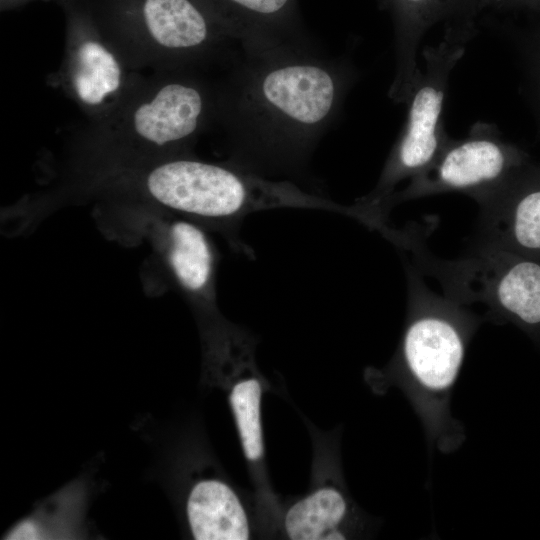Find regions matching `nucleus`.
I'll return each mask as SVG.
<instances>
[{
	"instance_id": "f257e3e1",
	"label": "nucleus",
	"mask_w": 540,
	"mask_h": 540,
	"mask_svg": "<svg viewBox=\"0 0 540 540\" xmlns=\"http://www.w3.org/2000/svg\"><path fill=\"white\" fill-rule=\"evenodd\" d=\"M407 316L394 368L423 424L428 447L450 453L464 442L450 402L467 346L482 315L431 290L409 261Z\"/></svg>"
},
{
	"instance_id": "f03ea898",
	"label": "nucleus",
	"mask_w": 540,
	"mask_h": 540,
	"mask_svg": "<svg viewBox=\"0 0 540 540\" xmlns=\"http://www.w3.org/2000/svg\"><path fill=\"white\" fill-rule=\"evenodd\" d=\"M105 172L155 205L223 231L245 252L237 231L248 215L278 207L338 208L333 202L192 158L169 156L117 164Z\"/></svg>"
},
{
	"instance_id": "7ed1b4c3",
	"label": "nucleus",
	"mask_w": 540,
	"mask_h": 540,
	"mask_svg": "<svg viewBox=\"0 0 540 540\" xmlns=\"http://www.w3.org/2000/svg\"><path fill=\"white\" fill-rule=\"evenodd\" d=\"M385 238L438 281L446 297L467 307L481 304L485 320L512 323L540 339V261L477 243L459 258L443 259L430 252L415 225L392 227Z\"/></svg>"
},
{
	"instance_id": "20e7f679",
	"label": "nucleus",
	"mask_w": 540,
	"mask_h": 540,
	"mask_svg": "<svg viewBox=\"0 0 540 540\" xmlns=\"http://www.w3.org/2000/svg\"><path fill=\"white\" fill-rule=\"evenodd\" d=\"M165 72L141 77L111 114L90 124L88 143L111 157L108 164L174 156L200 129L207 111L205 92Z\"/></svg>"
},
{
	"instance_id": "39448f33",
	"label": "nucleus",
	"mask_w": 540,
	"mask_h": 540,
	"mask_svg": "<svg viewBox=\"0 0 540 540\" xmlns=\"http://www.w3.org/2000/svg\"><path fill=\"white\" fill-rule=\"evenodd\" d=\"M106 36L136 70L167 68L206 48L212 27L198 0H88Z\"/></svg>"
},
{
	"instance_id": "423d86ee",
	"label": "nucleus",
	"mask_w": 540,
	"mask_h": 540,
	"mask_svg": "<svg viewBox=\"0 0 540 540\" xmlns=\"http://www.w3.org/2000/svg\"><path fill=\"white\" fill-rule=\"evenodd\" d=\"M65 16L62 63L49 78L91 123L111 114L139 79L96 20L88 0H57Z\"/></svg>"
},
{
	"instance_id": "0eeeda50",
	"label": "nucleus",
	"mask_w": 540,
	"mask_h": 540,
	"mask_svg": "<svg viewBox=\"0 0 540 540\" xmlns=\"http://www.w3.org/2000/svg\"><path fill=\"white\" fill-rule=\"evenodd\" d=\"M448 54L440 58L432 53L428 72L412 99L406 130L393 149L377 187L353 204L356 219L371 229L381 232L389 225V203L395 186L423 172L443 149L439 119L448 63L454 60L457 51Z\"/></svg>"
},
{
	"instance_id": "6e6552de",
	"label": "nucleus",
	"mask_w": 540,
	"mask_h": 540,
	"mask_svg": "<svg viewBox=\"0 0 540 540\" xmlns=\"http://www.w3.org/2000/svg\"><path fill=\"white\" fill-rule=\"evenodd\" d=\"M528 163L514 145L487 135L443 147L437 158L407 188L393 194L390 209L406 200L444 192H462L477 202Z\"/></svg>"
},
{
	"instance_id": "1a4fd4ad",
	"label": "nucleus",
	"mask_w": 540,
	"mask_h": 540,
	"mask_svg": "<svg viewBox=\"0 0 540 540\" xmlns=\"http://www.w3.org/2000/svg\"><path fill=\"white\" fill-rule=\"evenodd\" d=\"M478 203L475 243L540 261V165L528 162Z\"/></svg>"
},
{
	"instance_id": "9d476101",
	"label": "nucleus",
	"mask_w": 540,
	"mask_h": 540,
	"mask_svg": "<svg viewBox=\"0 0 540 540\" xmlns=\"http://www.w3.org/2000/svg\"><path fill=\"white\" fill-rule=\"evenodd\" d=\"M260 92L275 113L308 127L321 123L330 114L336 88L327 70L311 64H294L267 73Z\"/></svg>"
},
{
	"instance_id": "9b49d317",
	"label": "nucleus",
	"mask_w": 540,
	"mask_h": 540,
	"mask_svg": "<svg viewBox=\"0 0 540 540\" xmlns=\"http://www.w3.org/2000/svg\"><path fill=\"white\" fill-rule=\"evenodd\" d=\"M161 243L166 266L181 291L195 303L212 304L216 253L202 226L185 217L169 220Z\"/></svg>"
},
{
	"instance_id": "f8f14e48",
	"label": "nucleus",
	"mask_w": 540,
	"mask_h": 540,
	"mask_svg": "<svg viewBox=\"0 0 540 540\" xmlns=\"http://www.w3.org/2000/svg\"><path fill=\"white\" fill-rule=\"evenodd\" d=\"M192 534L197 540H246L249 524L233 490L217 480L197 483L187 502Z\"/></svg>"
},
{
	"instance_id": "ddd939ff",
	"label": "nucleus",
	"mask_w": 540,
	"mask_h": 540,
	"mask_svg": "<svg viewBox=\"0 0 540 540\" xmlns=\"http://www.w3.org/2000/svg\"><path fill=\"white\" fill-rule=\"evenodd\" d=\"M348 513L343 494L322 488L295 503L285 516V530L293 540L345 539L340 530Z\"/></svg>"
},
{
	"instance_id": "4468645a",
	"label": "nucleus",
	"mask_w": 540,
	"mask_h": 540,
	"mask_svg": "<svg viewBox=\"0 0 540 540\" xmlns=\"http://www.w3.org/2000/svg\"><path fill=\"white\" fill-rule=\"evenodd\" d=\"M261 386L256 378L237 383L230 395L243 451L247 459L258 460L263 454L260 421Z\"/></svg>"
},
{
	"instance_id": "2eb2a0df",
	"label": "nucleus",
	"mask_w": 540,
	"mask_h": 540,
	"mask_svg": "<svg viewBox=\"0 0 540 540\" xmlns=\"http://www.w3.org/2000/svg\"><path fill=\"white\" fill-rule=\"evenodd\" d=\"M221 1V0H220ZM242 9L255 13L269 15L282 10L289 0H222Z\"/></svg>"
},
{
	"instance_id": "dca6fc26",
	"label": "nucleus",
	"mask_w": 540,
	"mask_h": 540,
	"mask_svg": "<svg viewBox=\"0 0 540 540\" xmlns=\"http://www.w3.org/2000/svg\"><path fill=\"white\" fill-rule=\"evenodd\" d=\"M39 531L36 525L30 521L20 523L9 535L7 539H39Z\"/></svg>"
},
{
	"instance_id": "f3484780",
	"label": "nucleus",
	"mask_w": 540,
	"mask_h": 540,
	"mask_svg": "<svg viewBox=\"0 0 540 540\" xmlns=\"http://www.w3.org/2000/svg\"><path fill=\"white\" fill-rule=\"evenodd\" d=\"M33 1H57V0H0L1 11L20 7Z\"/></svg>"
},
{
	"instance_id": "a211bd4d",
	"label": "nucleus",
	"mask_w": 540,
	"mask_h": 540,
	"mask_svg": "<svg viewBox=\"0 0 540 540\" xmlns=\"http://www.w3.org/2000/svg\"><path fill=\"white\" fill-rule=\"evenodd\" d=\"M537 70H538V74H537V78H538V85H539V89H540V56H539V59H538V66H537Z\"/></svg>"
},
{
	"instance_id": "6ab92c4d",
	"label": "nucleus",
	"mask_w": 540,
	"mask_h": 540,
	"mask_svg": "<svg viewBox=\"0 0 540 540\" xmlns=\"http://www.w3.org/2000/svg\"><path fill=\"white\" fill-rule=\"evenodd\" d=\"M409 1H413V2H419V1H422V0H409Z\"/></svg>"
}]
</instances>
